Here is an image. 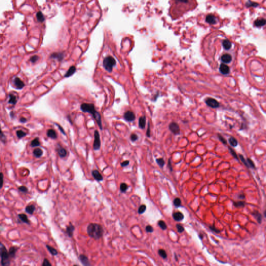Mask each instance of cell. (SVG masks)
<instances>
[{
  "label": "cell",
  "mask_w": 266,
  "mask_h": 266,
  "mask_svg": "<svg viewBox=\"0 0 266 266\" xmlns=\"http://www.w3.org/2000/svg\"><path fill=\"white\" fill-rule=\"evenodd\" d=\"M51 57L53 58H57L59 61H61L63 58V55L60 53L54 54L53 55H51Z\"/></svg>",
  "instance_id": "f546056e"
},
{
  "label": "cell",
  "mask_w": 266,
  "mask_h": 266,
  "mask_svg": "<svg viewBox=\"0 0 266 266\" xmlns=\"http://www.w3.org/2000/svg\"><path fill=\"white\" fill-rule=\"evenodd\" d=\"M239 157H240V158L241 159L242 162L247 167H249V165H248V162H247V161L245 160V159H244V157L243 156V155L240 154V155H239Z\"/></svg>",
  "instance_id": "7dc6e473"
},
{
  "label": "cell",
  "mask_w": 266,
  "mask_h": 266,
  "mask_svg": "<svg viewBox=\"0 0 266 266\" xmlns=\"http://www.w3.org/2000/svg\"><path fill=\"white\" fill-rule=\"evenodd\" d=\"M33 154L36 158H40L43 154V151L40 148H36L33 151Z\"/></svg>",
  "instance_id": "d4e9b609"
},
{
  "label": "cell",
  "mask_w": 266,
  "mask_h": 266,
  "mask_svg": "<svg viewBox=\"0 0 266 266\" xmlns=\"http://www.w3.org/2000/svg\"><path fill=\"white\" fill-rule=\"evenodd\" d=\"M146 119L145 116H142L139 119V126L140 128L144 129L146 125Z\"/></svg>",
  "instance_id": "603a6c76"
},
{
  "label": "cell",
  "mask_w": 266,
  "mask_h": 266,
  "mask_svg": "<svg viewBox=\"0 0 266 266\" xmlns=\"http://www.w3.org/2000/svg\"><path fill=\"white\" fill-rule=\"evenodd\" d=\"M0 137H1V140H2L3 142H5V141H6V138H5V137L4 135L3 132H2V129H1V127H0Z\"/></svg>",
  "instance_id": "bcb514c9"
},
{
  "label": "cell",
  "mask_w": 266,
  "mask_h": 266,
  "mask_svg": "<svg viewBox=\"0 0 266 266\" xmlns=\"http://www.w3.org/2000/svg\"><path fill=\"white\" fill-rule=\"evenodd\" d=\"M176 228H177V231L179 232V233H182V232L184 231V228L183 227V226L180 225V224H177L176 225Z\"/></svg>",
  "instance_id": "7bdbcfd3"
},
{
  "label": "cell",
  "mask_w": 266,
  "mask_h": 266,
  "mask_svg": "<svg viewBox=\"0 0 266 266\" xmlns=\"http://www.w3.org/2000/svg\"><path fill=\"white\" fill-rule=\"evenodd\" d=\"M170 4L168 13L172 19L176 20L195 9L197 3L196 0H170Z\"/></svg>",
  "instance_id": "6da1fadb"
},
{
  "label": "cell",
  "mask_w": 266,
  "mask_h": 266,
  "mask_svg": "<svg viewBox=\"0 0 266 266\" xmlns=\"http://www.w3.org/2000/svg\"><path fill=\"white\" fill-rule=\"evenodd\" d=\"M156 163L157 164H158L160 166V167H163L164 165H165V161L164 160V159L163 158H160V159H157L156 160Z\"/></svg>",
  "instance_id": "d590c367"
},
{
  "label": "cell",
  "mask_w": 266,
  "mask_h": 266,
  "mask_svg": "<svg viewBox=\"0 0 266 266\" xmlns=\"http://www.w3.org/2000/svg\"><path fill=\"white\" fill-rule=\"evenodd\" d=\"M253 216L255 218L257 222L259 223H261L262 221V215L261 214L257 211H255L252 213Z\"/></svg>",
  "instance_id": "d6986e66"
},
{
  "label": "cell",
  "mask_w": 266,
  "mask_h": 266,
  "mask_svg": "<svg viewBox=\"0 0 266 266\" xmlns=\"http://www.w3.org/2000/svg\"><path fill=\"white\" fill-rule=\"evenodd\" d=\"M18 189H19V190L20 191V192H23V193H26V192H27L28 191V188L25 186H20V187H19Z\"/></svg>",
  "instance_id": "b9f144b4"
},
{
  "label": "cell",
  "mask_w": 266,
  "mask_h": 266,
  "mask_svg": "<svg viewBox=\"0 0 266 266\" xmlns=\"http://www.w3.org/2000/svg\"><path fill=\"white\" fill-rule=\"evenodd\" d=\"M17 251V249L15 247H11L9 250V255L12 257H13L15 255L16 252Z\"/></svg>",
  "instance_id": "d6a6232c"
},
{
  "label": "cell",
  "mask_w": 266,
  "mask_h": 266,
  "mask_svg": "<svg viewBox=\"0 0 266 266\" xmlns=\"http://www.w3.org/2000/svg\"><path fill=\"white\" fill-rule=\"evenodd\" d=\"M130 139L132 141H135L138 139V136L135 134H132L130 135Z\"/></svg>",
  "instance_id": "f6af8a7d"
},
{
  "label": "cell",
  "mask_w": 266,
  "mask_h": 266,
  "mask_svg": "<svg viewBox=\"0 0 266 266\" xmlns=\"http://www.w3.org/2000/svg\"><path fill=\"white\" fill-rule=\"evenodd\" d=\"M37 59H38V57H37V56H33L30 58V61L34 63L37 60Z\"/></svg>",
  "instance_id": "f5cc1de1"
},
{
  "label": "cell",
  "mask_w": 266,
  "mask_h": 266,
  "mask_svg": "<svg viewBox=\"0 0 266 266\" xmlns=\"http://www.w3.org/2000/svg\"><path fill=\"white\" fill-rule=\"evenodd\" d=\"M16 134L19 138H22L26 135V133L22 130H18L16 132Z\"/></svg>",
  "instance_id": "74e56055"
},
{
  "label": "cell",
  "mask_w": 266,
  "mask_h": 266,
  "mask_svg": "<svg viewBox=\"0 0 266 266\" xmlns=\"http://www.w3.org/2000/svg\"><path fill=\"white\" fill-rule=\"evenodd\" d=\"M35 209V206L34 205H29L25 208V211L30 214H32Z\"/></svg>",
  "instance_id": "cb8c5ba5"
},
{
  "label": "cell",
  "mask_w": 266,
  "mask_h": 266,
  "mask_svg": "<svg viewBox=\"0 0 266 266\" xmlns=\"http://www.w3.org/2000/svg\"><path fill=\"white\" fill-rule=\"evenodd\" d=\"M264 216H265V217L266 216V211H265V212H264Z\"/></svg>",
  "instance_id": "6125c7cd"
},
{
  "label": "cell",
  "mask_w": 266,
  "mask_h": 266,
  "mask_svg": "<svg viewBox=\"0 0 266 266\" xmlns=\"http://www.w3.org/2000/svg\"><path fill=\"white\" fill-rule=\"evenodd\" d=\"M81 109L84 112H87V113H91L97 122V124L99 126L100 129L101 130L103 129L101 115L99 112L96 111L94 104L86 103H82L81 105Z\"/></svg>",
  "instance_id": "7a4b0ae2"
},
{
  "label": "cell",
  "mask_w": 266,
  "mask_h": 266,
  "mask_svg": "<svg viewBox=\"0 0 266 266\" xmlns=\"http://www.w3.org/2000/svg\"><path fill=\"white\" fill-rule=\"evenodd\" d=\"M245 202L244 201H238L235 202L233 203V205L235 207L240 208H243L245 206Z\"/></svg>",
  "instance_id": "484cf974"
},
{
  "label": "cell",
  "mask_w": 266,
  "mask_h": 266,
  "mask_svg": "<svg viewBox=\"0 0 266 266\" xmlns=\"http://www.w3.org/2000/svg\"><path fill=\"white\" fill-rule=\"evenodd\" d=\"M229 142L230 144L234 147H236V146L238 145V141H237V139H236L235 138H234L233 137H231L229 138Z\"/></svg>",
  "instance_id": "f1b7e54d"
},
{
  "label": "cell",
  "mask_w": 266,
  "mask_h": 266,
  "mask_svg": "<svg viewBox=\"0 0 266 266\" xmlns=\"http://www.w3.org/2000/svg\"><path fill=\"white\" fill-rule=\"evenodd\" d=\"M103 64L105 70L108 72L111 73L113 67L116 65V60L112 56H108L104 58Z\"/></svg>",
  "instance_id": "5b68a950"
},
{
  "label": "cell",
  "mask_w": 266,
  "mask_h": 266,
  "mask_svg": "<svg viewBox=\"0 0 266 266\" xmlns=\"http://www.w3.org/2000/svg\"><path fill=\"white\" fill-rule=\"evenodd\" d=\"M169 129L172 133L175 135L179 134L180 129L177 123L174 122L171 123L169 125Z\"/></svg>",
  "instance_id": "30bf717a"
},
{
  "label": "cell",
  "mask_w": 266,
  "mask_h": 266,
  "mask_svg": "<svg viewBox=\"0 0 266 266\" xmlns=\"http://www.w3.org/2000/svg\"><path fill=\"white\" fill-rule=\"evenodd\" d=\"M40 145V142L39 141V138H35L34 140H33L31 142V146L32 147H36L37 146H39Z\"/></svg>",
  "instance_id": "4dcf8cb0"
},
{
  "label": "cell",
  "mask_w": 266,
  "mask_h": 266,
  "mask_svg": "<svg viewBox=\"0 0 266 266\" xmlns=\"http://www.w3.org/2000/svg\"><path fill=\"white\" fill-rule=\"evenodd\" d=\"M4 183V176L2 173H0V189L2 188Z\"/></svg>",
  "instance_id": "ee69618b"
},
{
  "label": "cell",
  "mask_w": 266,
  "mask_h": 266,
  "mask_svg": "<svg viewBox=\"0 0 266 266\" xmlns=\"http://www.w3.org/2000/svg\"><path fill=\"white\" fill-rule=\"evenodd\" d=\"M158 225L159 226V227H160L162 230H164L166 229L167 226H166V223H165V222H164V221H163V220H160L159 222H158Z\"/></svg>",
  "instance_id": "e575fe53"
},
{
  "label": "cell",
  "mask_w": 266,
  "mask_h": 266,
  "mask_svg": "<svg viewBox=\"0 0 266 266\" xmlns=\"http://www.w3.org/2000/svg\"><path fill=\"white\" fill-rule=\"evenodd\" d=\"M173 216L174 219L176 221H181L184 218L183 214L181 212H176L174 213Z\"/></svg>",
  "instance_id": "e0dca14e"
},
{
  "label": "cell",
  "mask_w": 266,
  "mask_h": 266,
  "mask_svg": "<svg viewBox=\"0 0 266 266\" xmlns=\"http://www.w3.org/2000/svg\"><path fill=\"white\" fill-rule=\"evenodd\" d=\"M158 253H159V255L162 258H163V259H166V258H167V255L165 250H164V249H161L159 250Z\"/></svg>",
  "instance_id": "1f68e13d"
},
{
  "label": "cell",
  "mask_w": 266,
  "mask_h": 266,
  "mask_svg": "<svg viewBox=\"0 0 266 266\" xmlns=\"http://www.w3.org/2000/svg\"><path fill=\"white\" fill-rule=\"evenodd\" d=\"M79 259L81 261L82 264L84 266L91 265V264H90L89 263L88 258L86 256L84 255H80L79 256Z\"/></svg>",
  "instance_id": "ac0fdd59"
},
{
  "label": "cell",
  "mask_w": 266,
  "mask_h": 266,
  "mask_svg": "<svg viewBox=\"0 0 266 266\" xmlns=\"http://www.w3.org/2000/svg\"><path fill=\"white\" fill-rule=\"evenodd\" d=\"M87 231L89 237L95 240L102 238L103 234V227L97 223H90L87 227Z\"/></svg>",
  "instance_id": "3957f363"
},
{
  "label": "cell",
  "mask_w": 266,
  "mask_h": 266,
  "mask_svg": "<svg viewBox=\"0 0 266 266\" xmlns=\"http://www.w3.org/2000/svg\"><path fill=\"white\" fill-rule=\"evenodd\" d=\"M205 22L209 25H216L219 22L218 18L213 14H208L206 16Z\"/></svg>",
  "instance_id": "52a82bcc"
},
{
  "label": "cell",
  "mask_w": 266,
  "mask_h": 266,
  "mask_svg": "<svg viewBox=\"0 0 266 266\" xmlns=\"http://www.w3.org/2000/svg\"><path fill=\"white\" fill-rule=\"evenodd\" d=\"M219 71L223 74H228L230 72L229 67L225 63H222L219 67Z\"/></svg>",
  "instance_id": "4fadbf2b"
},
{
  "label": "cell",
  "mask_w": 266,
  "mask_h": 266,
  "mask_svg": "<svg viewBox=\"0 0 266 266\" xmlns=\"http://www.w3.org/2000/svg\"><path fill=\"white\" fill-rule=\"evenodd\" d=\"M129 161H124V162L121 163V166L122 167L126 166L128 165L129 164Z\"/></svg>",
  "instance_id": "db71d44e"
},
{
  "label": "cell",
  "mask_w": 266,
  "mask_h": 266,
  "mask_svg": "<svg viewBox=\"0 0 266 266\" xmlns=\"http://www.w3.org/2000/svg\"><path fill=\"white\" fill-rule=\"evenodd\" d=\"M56 125H57V126L58 127V129H59V130H60V131H61V133H62L63 134H64V135H66V133H65V131H64V130H63V128H62V127H61V126H60L59 125H58V124H56Z\"/></svg>",
  "instance_id": "9f6ffc18"
},
{
  "label": "cell",
  "mask_w": 266,
  "mask_h": 266,
  "mask_svg": "<svg viewBox=\"0 0 266 266\" xmlns=\"http://www.w3.org/2000/svg\"><path fill=\"white\" fill-rule=\"evenodd\" d=\"M42 266H51V264L50 263L49 261H48L47 259H45L42 264Z\"/></svg>",
  "instance_id": "681fc988"
},
{
  "label": "cell",
  "mask_w": 266,
  "mask_h": 266,
  "mask_svg": "<svg viewBox=\"0 0 266 266\" xmlns=\"http://www.w3.org/2000/svg\"><path fill=\"white\" fill-rule=\"evenodd\" d=\"M124 118L125 120L129 122H133L136 119L135 115L132 111H127L124 114Z\"/></svg>",
  "instance_id": "ba28073f"
},
{
  "label": "cell",
  "mask_w": 266,
  "mask_h": 266,
  "mask_svg": "<svg viewBox=\"0 0 266 266\" xmlns=\"http://www.w3.org/2000/svg\"><path fill=\"white\" fill-rule=\"evenodd\" d=\"M219 138L220 140L222 141L223 144H227V141L223 137H222V136H220V135H219Z\"/></svg>",
  "instance_id": "11a10c76"
},
{
  "label": "cell",
  "mask_w": 266,
  "mask_h": 266,
  "mask_svg": "<svg viewBox=\"0 0 266 266\" xmlns=\"http://www.w3.org/2000/svg\"><path fill=\"white\" fill-rule=\"evenodd\" d=\"M205 103L207 106L213 108H216L219 106V103L216 99L212 98H207L205 100Z\"/></svg>",
  "instance_id": "9c48e42d"
},
{
  "label": "cell",
  "mask_w": 266,
  "mask_h": 266,
  "mask_svg": "<svg viewBox=\"0 0 266 266\" xmlns=\"http://www.w3.org/2000/svg\"><path fill=\"white\" fill-rule=\"evenodd\" d=\"M127 189V185L125 183H122L120 185V190L122 192H125Z\"/></svg>",
  "instance_id": "ab89813d"
},
{
  "label": "cell",
  "mask_w": 266,
  "mask_h": 266,
  "mask_svg": "<svg viewBox=\"0 0 266 266\" xmlns=\"http://www.w3.org/2000/svg\"><path fill=\"white\" fill-rule=\"evenodd\" d=\"M265 24V20L263 18L261 19H258L256 20L255 22V25L256 26H258V27L263 26Z\"/></svg>",
  "instance_id": "836d02e7"
},
{
  "label": "cell",
  "mask_w": 266,
  "mask_h": 266,
  "mask_svg": "<svg viewBox=\"0 0 266 266\" xmlns=\"http://www.w3.org/2000/svg\"><path fill=\"white\" fill-rule=\"evenodd\" d=\"M146 230L147 232L152 233V232L153 231V229L151 226H147L146 227Z\"/></svg>",
  "instance_id": "f907efd6"
},
{
  "label": "cell",
  "mask_w": 266,
  "mask_h": 266,
  "mask_svg": "<svg viewBox=\"0 0 266 266\" xmlns=\"http://www.w3.org/2000/svg\"><path fill=\"white\" fill-rule=\"evenodd\" d=\"M229 150H230V152H231V153L232 154V155H233V156L234 157V158H235V159H238L237 153H235V152L232 149H231V148H229Z\"/></svg>",
  "instance_id": "816d5d0a"
},
{
  "label": "cell",
  "mask_w": 266,
  "mask_h": 266,
  "mask_svg": "<svg viewBox=\"0 0 266 266\" xmlns=\"http://www.w3.org/2000/svg\"><path fill=\"white\" fill-rule=\"evenodd\" d=\"M181 201L179 198L177 197L175 198L174 200V204L175 206H176V207H179L181 205Z\"/></svg>",
  "instance_id": "8d00e7d4"
},
{
  "label": "cell",
  "mask_w": 266,
  "mask_h": 266,
  "mask_svg": "<svg viewBox=\"0 0 266 266\" xmlns=\"http://www.w3.org/2000/svg\"><path fill=\"white\" fill-rule=\"evenodd\" d=\"M209 228H210V229H211V230H212V231H214V232H215V233H219V232H220V231L219 230H218V229H217V228H216L214 226H210V227H209Z\"/></svg>",
  "instance_id": "c3c4849f"
},
{
  "label": "cell",
  "mask_w": 266,
  "mask_h": 266,
  "mask_svg": "<svg viewBox=\"0 0 266 266\" xmlns=\"http://www.w3.org/2000/svg\"><path fill=\"white\" fill-rule=\"evenodd\" d=\"M9 103L12 104H15L17 103L16 97L13 94L9 95Z\"/></svg>",
  "instance_id": "83f0119b"
},
{
  "label": "cell",
  "mask_w": 266,
  "mask_h": 266,
  "mask_svg": "<svg viewBox=\"0 0 266 266\" xmlns=\"http://www.w3.org/2000/svg\"><path fill=\"white\" fill-rule=\"evenodd\" d=\"M0 256L1 257V264L2 266L10 265L9 255L5 246L0 242Z\"/></svg>",
  "instance_id": "277c9868"
},
{
  "label": "cell",
  "mask_w": 266,
  "mask_h": 266,
  "mask_svg": "<svg viewBox=\"0 0 266 266\" xmlns=\"http://www.w3.org/2000/svg\"><path fill=\"white\" fill-rule=\"evenodd\" d=\"M92 175L93 177L97 181H100L103 180V177L99 173L98 170H93L92 171Z\"/></svg>",
  "instance_id": "5bb4252c"
},
{
  "label": "cell",
  "mask_w": 266,
  "mask_h": 266,
  "mask_svg": "<svg viewBox=\"0 0 266 266\" xmlns=\"http://www.w3.org/2000/svg\"><path fill=\"white\" fill-rule=\"evenodd\" d=\"M14 83L15 85H16V86L17 89H22L25 86V84L23 82H22L19 77H16L15 79L14 80Z\"/></svg>",
  "instance_id": "9a60e30c"
},
{
  "label": "cell",
  "mask_w": 266,
  "mask_h": 266,
  "mask_svg": "<svg viewBox=\"0 0 266 266\" xmlns=\"http://www.w3.org/2000/svg\"><path fill=\"white\" fill-rule=\"evenodd\" d=\"M20 121L22 122V123H25V122L27 121V120H26L25 118H21L20 119Z\"/></svg>",
  "instance_id": "91938a15"
},
{
  "label": "cell",
  "mask_w": 266,
  "mask_h": 266,
  "mask_svg": "<svg viewBox=\"0 0 266 266\" xmlns=\"http://www.w3.org/2000/svg\"><path fill=\"white\" fill-rule=\"evenodd\" d=\"M46 248H47L48 250L49 251L51 255H54V256L57 255V254H58L57 251L56 250V249H55L54 248H53V247H51V246L48 245H46Z\"/></svg>",
  "instance_id": "4316f807"
},
{
  "label": "cell",
  "mask_w": 266,
  "mask_h": 266,
  "mask_svg": "<svg viewBox=\"0 0 266 266\" xmlns=\"http://www.w3.org/2000/svg\"><path fill=\"white\" fill-rule=\"evenodd\" d=\"M101 142L100 135L98 130H96L94 133V141L93 143V149L95 150H98L100 148Z\"/></svg>",
  "instance_id": "8992f818"
},
{
  "label": "cell",
  "mask_w": 266,
  "mask_h": 266,
  "mask_svg": "<svg viewBox=\"0 0 266 266\" xmlns=\"http://www.w3.org/2000/svg\"><path fill=\"white\" fill-rule=\"evenodd\" d=\"M57 151L58 152L59 156L61 158H65L67 154V152L66 151V150L65 148L62 147L60 145H59V144L57 145Z\"/></svg>",
  "instance_id": "8fae6325"
},
{
  "label": "cell",
  "mask_w": 266,
  "mask_h": 266,
  "mask_svg": "<svg viewBox=\"0 0 266 266\" xmlns=\"http://www.w3.org/2000/svg\"><path fill=\"white\" fill-rule=\"evenodd\" d=\"M18 217L22 222L27 224L30 223V222H29V220L28 219V217L27 216V215H25V214H20L18 215Z\"/></svg>",
  "instance_id": "7402d4cb"
},
{
  "label": "cell",
  "mask_w": 266,
  "mask_h": 266,
  "mask_svg": "<svg viewBox=\"0 0 266 266\" xmlns=\"http://www.w3.org/2000/svg\"><path fill=\"white\" fill-rule=\"evenodd\" d=\"M146 210V206L145 205H141L139 207L138 212V213H139V214H141L144 213Z\"/></svg>",
  "instance_id": "f35d334b"
},
{
  "label": "cell",
  "mask_w": 266,
  "mask_h": 266,
  "mask_svg": "<svg viewBox=\"0 0 266 266\" xmlns=\"http://www.w3.org/2000/svg\"><path fill=\"white\" fill-rule=\"evenodd\" d=\"M168 166H169V167L170 168L171 171H172V166H171V162H170V160H169V161H168Z\"/></svg>",
  "instance_id": "94428289"
},
{
  "label": "cell",
  "mask_w": 266,
  "mask_h": 266,
  "mask_svg": "<svg viewBox=\"0 0 266 266\" xmlns=\"http://www.w3.org/2000/svg\"><path fill=\"white\" fill-rule=\"evenodd\" d=\"M239 197L240 198V199H244V198H245V197L244 194H240V195L239 196Z\"/></svg>",
  "instance_id": "680465c9"
},
{
  "label": "cell",
  "mask_w": 266,
  "mask_h": 266,
  "mask_svg": "<svg viewBox=\"0 0 266 266\" xmlns=\"http://www.w3.org/2000/svg\"><path fill=\"white\" fill-rule=\"evenodd\" d=\"M76 67L74 66H72L70 67L69 69L68 70V71H67L66 73L65 74L64 76V77H69L71 76H72V75L76 72Z\"/></svg>",
  "instance_id": "2e32d148"
},
{
  "label": "cell",
  "mask_w": 266,
  "mask_h": 266,
  "mask_svg": "<svg viewBox=\"0 0 266 266\" xmlns=\"http://www.w3.org/2000/svg\"><path fill=\"white\" fill-rule=\"evenodd\" d=\"M200 237H201V239L202 238V237H203V235H200Z\"/></svg>",
  "instance_id": "be15d7a7"
},
{
  "label": "cell",
  "mask_w": 266,
  "mask_h": 266,
  "mask_svg": "<svg viewBox=\"0 0 266 266\" xmlns=\"http://www.w3.org/2000/svg\"><path fill=\"white\" fill-rule=\"evenodd\" d=\"M74 230V227L72 225V224H70L69 226L67 227L66 229V233L68 234V235L70 237H72L73 235V231Z\"/></svg>",
  "instance_id": "ffe728a7"
},
{
  "label": "cell",
  "mask_w": 266,
  "mask_h": 266,
  "mask_svg": "<svg viewBox=\"0 0 266 266\" xmlns=\"http://www.w3.org/2000/svg\"><path fill=\"white\" fill-rule=\"evenodd\" d=\"M220 59L224 63H229L232 61V56L230 54L228 53H226V54H223L222 56H221Z\"/></svg>",
  "instance_id": "7c38bea8"
},
{
  "label": "cell",
  "mask_w": 266,
  "mask_h": 266,
  "mask_svg": "<svg viewBox=\"0 0 266 266\" xmlns=\"http://www.w3.org/2000/svg\"><path fill=\"white\" fill-rule=\"evenodd\" d=\"M47 136L49 137L50 138H51V139H55L56 138H57V134H56L55 131L54 129H50L48 130L47 132Z\"/></svg>",
  "instance_id": "44dd1931"
},
{
  "label": "cell",
  "mask_w": 266,
  "mask_h": 266,
  "mask_svg": "<svg viewBox=\"0 0 266 266\" xmlns=\"http://www.w3.org/2000/svg\"><path fill=\"white\" fill-rule=\"evenodd\" d=\"M147 136L148 137H150V124L149 123L148 124V129H147Z\"/></svg>",
  "instance_id": "6f0895ef"
},
{
  "label": "cell",
  "mask_w": 266,
  "mask_h": 266,
  "mask_svg": "<svg viewBox=\"0 0 266 266\" xmlns=\"http://www.w3.org/2000/svg\"><path fill=\"white\" fill-rule=\"evenodd\" d=\"M246 161H247V162H248V164L249 167H251V168H255V164H254V162H253L252 160H251L250 159H247Z\"/></svg>",
  "instance_id": "60d3db41"
}]
</instances>
